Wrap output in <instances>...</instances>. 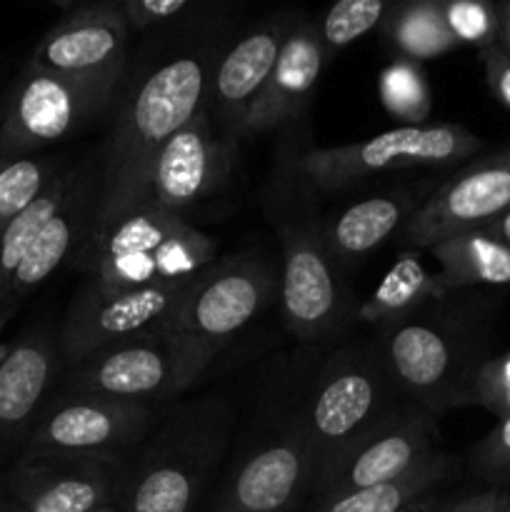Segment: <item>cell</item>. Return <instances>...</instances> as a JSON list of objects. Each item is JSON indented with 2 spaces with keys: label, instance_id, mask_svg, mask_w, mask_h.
Instances as JSON below:
<instances>
[{
  "label": "cell",
  "instance_id": "9a60e30c",
  "mask_svg": "<svg viewBox=\"0 0 510 512\" xmlns=\"http://www.w3.org/2000/svg\"><path fill=\"white\" fill-rule=\"evenodd\" d=\"M228 148L215 138L205 108L160 148L140 205L178 213L213 193L228 170Z\"/></svg>",
  "mask_w": 510,
  "mask_h": 512
},
{
  "label": "cell",
  "instance_id": "484cf974",
  "mask_svg": "<svg viewBox=\"0 0 510 512\" xmlns=\"http://www.w3.org/2000/svg\"><path fill=\"white\" fill-rule=\"evenodd\" d=\"M385 35L398 48V53L413 63L438 58L458 48L445 25L440 0H415L393 8L390 18L385 20Z\"/></svg>",
  "mask_w": 510,
  "mask_h": 512
},
{
  "label": "cell",
  "instance_id": "5bb4252c",
  "mask_svg": "<svg viewBox=\"0 0 510 512\" xmlns=\"http://www.w3.org/2000/svg\"><path fill=\"white\" fill-rule=\"evenodd\" d=\"M273 278L253 260L210 265L195 278L170 330L225 343L268 303Z\"/></svg>",
  "mask_w": 510,
  "mask_h": 512
},
{
  "label": "cell",
  "instance_id": "8fae6325",
  "mask_svg": "<svg viewBox=\"0 0 510 512\" xmlns=\"http://www.w3.org/2000/svg\"><path fill=\"white\" fill-rule=\"evenodd\" d=\"M280 305L290 333L300 340L328 335L343 318L345 298L338 265L325 248L323 228L288 218L280 223Z\"/></svg>",
  "mask_w": 510,
  "mask_h": 512
},
{
  "label": "cell",
  "instance_id": "d590c367",
  "mask_svg": "<svg viewBox=\"0 0 510 512\" xmlns=\"http://www.w3.org/2000/svg\"><path fill=\"white\" fill-rule=\"evenodd\" d=\"M440 512H510V495L503 490H488V493L470 495L460 503L448 505Z\"/></svg>",
  "mask_w": 510,
  "mask_h": 512
},
{
  "label": "cell",
  "instance_id": "f35d334b",
  "mask_svg": "<svg viewBox=\"0 0 510 512\" xmlns=\"http://www.w3.org/2000/svg\"><path fill=\"white\" fill-rule=\"evenodd\" d=\"M8 323H10V315H0V363H3V358L8 355V348H10V345L3 343V330Z\"/></svg>",
  "mask_w": 510,
  "mask_h": 512
},
{
  "label": "cell",
  "instance_id": "44dd1931",
  "mask_svg": "<svg viewBox=\"0 0 510 512\" xmlns=\"http://www.w3.org/2000/svg\"><path fill=\"white\" fill-rule=\"evenodd\" d=\"M408 213L410 198L403 193L360 200L323 225L325 248L335 260L355 263L383 245L405 223V218H410Z\"/></svg>",
  "mask_w": 510,
  "mask_h": 512
},
{
  "label": "cell",
  "instance_id": "60d3db41",
  "mask_svg": "<svg viewBox=\"0 0 510 512\" xmlns=\"http://www.w3.org/2000/svg\"><path fill=\"white\" fill-rule=\"evenodd\" d=\"M98 512H120V510H115V508H103V510H98Z\"/></svg>",
  "mask_w": 510,
  "mask_h": 512
},
{
  "label": "cell",
  "instance_id": "52a82bcc",
  "mask_svg": "<svg viewBox=\"0 0 510 512\" xmlns=\"http://www.w3.org/2000/svg\"><path fill=\"white\" fill-rule=\"evenodd\" d=\"M435 443L438 423L430 410L420 405L393 408L353 443L320 463L313 473V485L323 500L390 483L430 458L438 450Z\"/></svg>",
  "mask_w": 510,
  "mask_h": 512
},
{
  "label": "cell",
  "instance_id": "4fadbf2b",
  "mask_svg": "<svg viewBox=\"0 0 510 512\" xmlns=\"http://www.w3.org/2000/svg\"><path fill=\"white\" fill-rule=\"evenodd\" d=\"M128 25L113 3L73 5L38 43L28 65L80 83L115 88L125 68Z\"/></svg>",
  "mask_w": 510,
  "mask_h": 512
},
{
  "label": "cell",
  "instance_id": "d4e9b609",
  "mask_svg": "<svg viewBox=\"0 0 510 512\" xmlns=\"http://www.w3.org/2000/svg\"><path fill=\"white\" fill-rule=\"evenodd\" d=\"M200 473L195 460L183 455H160L138 475L125 512H190L198 495Z\"/></svg>",
  "mask_w": 510,
  "mask_h": 512
},
{
  "label": "cell",
  "instance_id": "cb8c5ba5",
  "mask_svg": "<svg viewBox=\"0 0 510 512\" xmlns=\"http://www.w3.org/2000/svg\"><path fill=\"white\" fill-rule=\"evenodd\" d=\"M428 300H438L435 273H428L418 253H403L385 273L378 288L360 305L358 318L385 328L415 315Z\"/></svg>",
  "mask_w": 510,
  "mask_h": 512
},
{
  "label": "cell",
  "instance_id": "1f68e13d",
  "mask_svg": "<svg viewBox=\"0 0 510 512\" xmlns=\"http://www.w3.org/2000/svg\"><path fill=\"white\" fill-rule=\"evenodd\" d=\"M465 405H478L495 420L510 418V353L475 365L465 390Z\"/></svg>",
  "mask_w": 510,
  "mask_h": 512
},
{
  "label": "cell",
  "instance_id": "b9f144b4",
  "mask_svg": "<svg viewBox=\"0 0 510 512\" xmlns=\"http://www.w3.org/2000/svg\"><path fill=\"white\" fill-rule=\"evenodd\" d=\"M13 512H25V510H23V508H20V510H13Z\"/></svg>",
  "mask_w": 510,
  "mask_h": 512
},
{
  "label": "cell",
  "instance_id": "4dcf8cb0",
  "mask_svg": "<svg viewBox=\"0 0 510 512\" xmlns=\"http://www.w3.org/2000/svg\"><path fill=\"white\" fill-rule=\"evenodd\" d=\"M443 18L458 45L483 50L500 40V8L483 0H448Z\"/></svg>",
  "mask_w": 510,
  "mask_h": 512
},
{
  "label": "cell",
  "instance_id": "8992f818",
  "mask_svg": "<svg viewBox=\"0 0 510 512\" xmlns=\"http://www.w3.org/2000/svg\"><path fill=\"white\" fill-rule=\"evenodd\" d=\"M480 148L483 140L463 125H403L358 143L310 150L300 168L315 188L343 190L385 170L458 163Z\"/></svg>",
  "mask_w": 510,
  "mask_h": 512
},
{
  "label": "cell",
  "instance_id": "ffe728a7",
  "mask_svg": "<svg viewBox=\"0 0 510 512\" xmlns=\"http://www.w3.org/2000/svg\"><path fill=\"white\" fill-rule=\"evenodd\" d=\"M288 30L283 25H263L245 35L220 60L213 78V100L225 123L240 130L245 115L255 105L268 83Z\"/></svg>",
  "mask_w": 510,
  "mask_h": 512
},
{
  "label": "cell",
  "instance_id": "2e32d148",
  "mask_svg": "<svg viewBox=\"0 0 510 512\" xmlns=\"http://www.w3.org/2000/svg\"><path fill=\"white\" fill-rule=\"evenodd\" d=\"M308 483L313 455L295 420L240 465L215 512H285Z\"/></svg>",
  "mask_w": 510,
  "mask_h": 512
},
{
  "label": "cell",
  "instance_id": "5b68a950",
  "mask_svg": "<svg viewBox=\"0 0 510 512\" xmlns=\"http://www.w3.org/2000/svg\"><path fill=\"white\" fill-rule=\"evenodd\" d=\"M193 283L195 278L178 285L118 290L88 280L65 313L60 333L63 360L75 368L103 350L170 330Z\"/></svg>",
  "mask_w": 510,
  "mask_h": 512
},
{
  "label": "cell",
  "instance_id": "30bf717a",
  "mask_svg": "<svg viewBox=\"0 0 510 512\" xmlns=\"http://www.w3.org/2000/svg\"><path fill=\"white\" fill-rule=\"evenodd\" d=\"M378 345L398 390L418 400L420 408L435 415L465 405L473 368L465 365L463 340L448 320L415 313L385 325Z\"/></svg>",
  "mask_w": 510,
  "mask_h": 512
},
{
  "label": "cell",
  "instance_id": "7a4b0ae2",
  "mask_svg": "<svg viewBox=\"0 0 510 512\" xmlns=\"http://www.w3.org/2000/svg\"><path fill=\"white\" fill-rule=\"evenodd\" d=\"M85 240L83 265L90 280L118 290L188 283L205 273L218 253L210 235L155 205H138Z\"/></svg>",
  "mask_w": 510,
  "mask_h": 512
},
{
  "label": "cell",
  "instance_id": "f1b7e54d",
  "mask_svg": "<svg viewBox=\"0 0 510 512\" xmlns=\"http://www.w3.org/2000/svg\"><path fill=\"white\" fill-rule=\"evenodd\" d=\"M380 103L393 118L405 120L408 125H423L433 110V98L425 75L413 60H393L380 73L378 80Z\"/></svg>",
  "mask_w": 510,
  "mask_h": 512
},
{
  "label": "cell",
  "instance_id": "ab89813d",
  "mask_svg": "<svg viewBox=\"0 0 510 512\" xmlns=\"http://www.w3.org/2000/svg\"><path fill=\"white\" fill-rule=\"evenodd\" d=\"M403 512H428V505H423V503H413V505H410V508H405Z\"/></svg>",
  "mask_w": 510,
  "mask_h": 512
},
{
  "label": "cell",
  "instance_id": "83f0119b",
  "mask_svg": "<svg viewBox=\"0 0 510 512\" xmlns=\"http://www.w3.org/2000/svg\"><path fill=\"white\" fill-rule=\"evenodd\" d=\"M60 170L38 158H0V233L45 193Z\"/></svg>",
  "mask_w": 510,
  "mask_h": 512
},
{
  "label": "cell",
  "instance_id": "f546056e",
  "mask_svg": "<svg viewBox=\"0 0 510 512\" xmlns=\"http://www.w3.org/2000/svg\"><path fill=\"white\" fill-rule=\"evenodd\" d=\"M388 10L390 8L383 0H340V3H335L318 25L325 55L330 58L345 45L355 43L365 33H370L375 25L383 23Z\"/></svg>",
  "mask_w": 510,
  "mask_h": 512
},
{
  "label": "cell",
  "instance_id": "9c48e42d",
  "mask_svg": "<svg viewBox=\"0 0 510 512\" xmlns=\"http://www.w3.org/2000/svg\"><path fill=\"white\" fill-rule=\"evenodd\" d=\"M153 410L128 400L75 395L43 408L20 458L115 460L133 448L150 428Z\"/></svg>",
  "mask_w": 510,
  "mask_h": 512
},
{
  "label": "cell",
  "instance_id": "e0dca14e",
  "mask_svg": "<svg viewBox=\"0 0 510 512\" xmlns=\"http://www.w3.org/2000/svg\"><path fill=\"white\" fill-rule=\"evenodd\" d=\"M115 470V460L20 458L10 485L25 512H98L110 508Z\"/></svg>",
  "mask_w": 510,
  "mask_h": 512
},
{
  "label": "cell",
  "instance_id": "4316f807",
  "mask_svg": "<svg viewBox=\"0 0 510 512\" xmlns=\"http://www.w3.org/2000/svg\"><path fill=\"white\" fill-rule=\"evenodd\" d=\"M78 183L80 178L75 173H58L53 183L45 188V193L0 233V295H3L8 280L15 275V270L20 268V263L28 258L48 220L63 208V203L70 198Z\"/></svg>",
  "mask_w": 510,
  "mask_h": 512
},
{
  "label": "cell",
  "instance_id": "e575fe53",
  "mask_svg": "<svg viewBox=\"0 0 510 512\" xmlns=\"http://www.w3.org/2000/svg\"><path fill=\"white\" fill-rule=\"evenodd\" d=\"M480 60H483L490 93L503 108L510 110V48L498 40V43L480 50Z\"/></svg>",
  "mask_w": 510,
  "mask_h": 512
},
{
  "label": "cell",
  "instance_id": "836d02e7",
  "mask_svg": "<svg viewBox=\"0 0 510 512\" xmlns=\"http://www.w3.org/2000/svg\"><path fill=\"white\" fill-rule=\"evenodd\" d=\"M115 8L128 30H148L183 15L190 3L188 0H125V3H115Z\"/></svg>",
  "mask_w": 510,
  "mask_h": 512
},
{
  "label": "cell",
  "instance_id": "6da1fadb",
  "mask_svg": "<svg viewBox=\"0 0 510 512\" xmlns=\"http://www.w3.org/2000/svg\"><path fill=\"white\" fill-rule=\"evenodd\" d=\"M205 83L203 60L183 55L153 70L135 90L108 140L103 190L88 233L138 208L160 148L203 110Z\"/></svg>",
  "mask_w": 510,
  "mask_h": 512
},
{
  "label": "cell",
  "instance_id": "8d00e7d4",
  "mask_svg": "<svg viewBox=\"0 0 510 512\" xmlns=\"http://www.w3.org/2000/svg\"><path fill=\"white\" fill-rule=\"evenodd\" d=\"M478 233L488 235L490 240H495V243L505 245V248H510V208L505 210L500 218H495L493 223L485 225L483 230H478Z\"/></svg>",
  "mask_w": 510,
  "mask_h": 512
},
{
  "label": "cell",
  "instance_id": "d6a6232c",
  "mask_svg": "<svg viewBox=\"0 0 510 512\" xmlns=\"http://www.w3.org/2000/svg\"><path fill=\"white\" fill-rule=\"evenodd\" d=\"M473 470L488 483H510V418L498 420L473 450Z\"/></svg>",
  "mask_w": 510,
  "mask_h": 512
},
{
  "label": "cell",
  "instance_id": "603a6c76",
  "mask_svg": "<svg viewBox=\"0 0 510 512\" xmlns=\"http://www.w3.org/2000/svg\"><path fill=\"white\" fill-rule=\"evenodd\" d=\"M453 470L455 460L435 450L430 458L415 465L403 478L390 480V483L383 485H373V488L330 495V498L320 500V508L315 512H403L413 503H418L435 485L448 480Z\"/></svg>",
  "mask_w": 510,
  "mask_h": 512
},
{
  "label": "cell",
  "instance_id": "74e56055",
  "mask_svg": "<svg viewBox=\"0 0 510 512\" xmlns=\"http://www.w3.org/2000/svg\"><path fill=\"white\" fill-rule=\"evenodd\" d=\"M500 43L510 48V3L500 5Z\"/></svg>",
  "mask_w": 510,
  "mask_h": 512
},
{
  "label": "cell",
  "instance_id": "7c38bea8",
  "mask_svg": "<svg viewBox=\"0 0 510 512\" xmlns=\"http://www.w3.org/2000/svg\"><path fill=\"white\" fill-rule=\"evenodd\" d=\"M510 208V148L475 160L405 223V243L433 248L443 240L478 233Z\"/></svg>",
  "mask_w": 510,
  "mask_h": 512
},
{
  "label": "cell",
  "instance_id": "3957f363",
  "mask_svg": "<svg viewBox=\"0 0 510 512\" xmlns=\"http://www.w3.org/2000/svg\"><path fill=\"white\" fill-rule=\"evenodd\" d=\"M220 348L223 343L218 340L163 330L103 350L75 365L68 375V390L140 405L168 400L190 388L208 370Z\"/></svg>",
  "mask_w": 510,
  "mask_h": 512
},
{
  "label": "cell",
  "instance_id": "277c9868",
  "mask_svg": "<svg viewBox=\"0 0 510 512\" xmlns=\"http://www.w3.org/2000/svg\"><path fill=\"white\" fill-rule=\"evenodd\" d=\"M395 390L398 385L380 345L345 348L328 360L298 418L313 455V473L330 455L398 408L393 405Z\"/></svg>",
  "mask_w": 510,
  "mask_h": 512
},
{
  "label": "cell",
  "instance_id": "ac0fdd59",
  "mask_svg": "<svg viewBox=\"0 0 510 512\" xmlns=\"http://www.w3.org/2000/svg\"><path fill=\"white\" fill-rule=\"evenodd\" d=\"M55 375L58 355L43 330L20 335L8 348L0 363V458L13 453L20 440H28Z\"/></svg>",
  "mask_w": 510,
  "mask_h": 512
},
{
  "label": "cell",
  "instance_id": "ba28073f",
  "mask_svg": "<svg viewBox=\"0 0 510 512\" xmlns=\"http://www.w3.org/2000/svg\"><path fill=\"white\" fill-rule=\"evenodd\" d=\"M115 88L80 83L25 65L0 113V158L58 143L108 105Z\"/></svg>",
  "mask_w": 510,
  "mask_h": 512
},
{
  "label": "cell",
  "instance_id": "d6986e66",
  "mask_svg": "<svg viewBox=\"0 0 510 512\" xmlns=\"http://www.w3.org/2000/svg\"><path fill=\"white\" fill-rule=\"evenodd\" d=\"M328 60L318 28L310 23L288 30L263 93L245 115L243 133H263L288 123L303 110Z\"/></svg>",
  "mask_w": 510,
  "mask_h": 512
},
{
  "label": "cell",
  "instance_id": "7402d4cb",
  "mask_svg": "<svg viewBox=\"0 0 510 512\" xmlns=\"http://www.w3.org/2000/svg\"><path fill=\"white\" fill-rule=\"evenodd\" d=\"M440 270L435 273V295L445 298L473 285H510V248L483 233H465L430 248Z\"/></svg>",
  "mask_w": 510,
  "mask_h": 512
}]
</instances>
